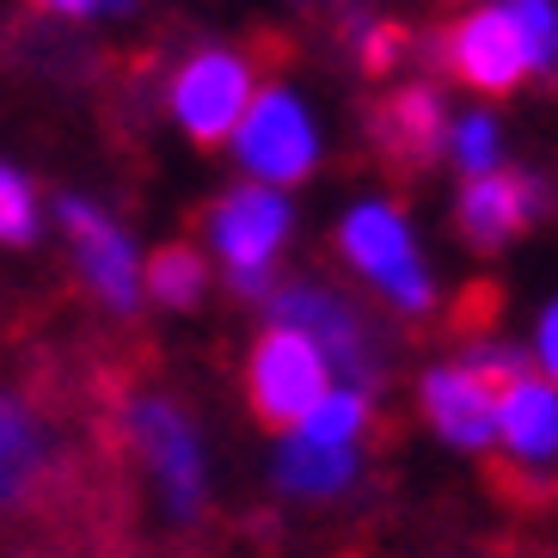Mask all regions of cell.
Masks as SVG:
<instances>
[{"instance_id": "obj_9", "label": "cell", "mask_w": 558, "mask_h": 558, "mask_svg": "<svg viewBox=\"0 0 558 558\" xmlns=\"http://www.w3.org/2000/svg\"><path fill=\"white\" fill-rule=\"evenodd\" d=\"M331 362L319 356L313 338H301L295 326H277V319H264V331L252 338L246 350V405L258 424L270 429H289L307 417V405L331 387Z\"/></svg>"}, {"instance_id": "obj_23", "label": "cell", "mask_w": 558, "mask_h": 558, "mask_svg": "<svg viewBox=\"0 0 558 558\" xmlns=\"http://www.w3.org/2000/svg\"><path fill=\"white\" fill-rule=\"evenodd\" d=\"M356 50L368 68H387L399 56V32L393 25H380V19H356Z\"/></svg>"}, {"instance_id": "obj_19", "label": "cell", "mask_w": 558, "mask_h": 558, "mask_svg": "<svg viewBox=\"0 0 558 558\" xmlns=\"http://www.w3.org/2000/svg\"><path fill=\"white\" fill-rule=\"evenodd\" d=\"M44 240V197L25 166L0 160V246L7 252H25Z\"/></svg>"}, {"instance_id": "obj_2", "label": "cell", "mask_w": 558, "mask_h": 558, "mask_svg": "<svg viewBox=\"0 0 558 558\" xmlns=\"http://www.w3.org/2000/svg\"><path fill=\"white\" fill-rule=\"evenodd\" d=\"M331 246L338 258L368 282V295L380 307H393L399 319H429L442 289H436V270H429V252L417 240V221L405 215V203L393 197H356L338 209L331 221Z\"/></svg>"}, {"instance_id": "obj_12", "label": "cell", "mask_w": 558, "mask_h": 558, "mask_svg": "<svg viewBox=\"0 0 558 558\" xmlns=\"http://www.w3.org/2000/svg\"><path fill=\"white\" fill-rule=\"evenodd\" d=\"M546 215V184L534 172H515V166H497L485 179H460L454 197V233L473 252H497L515 246L534 221Z\"/></svg>"}, {"instance_id": "obj_4", "label": "cell", "mask_w": 558, "mask_h": 558, "mask_svg": "<svg viewBox=\"0 0 558 558\" xmlns=\"http://www.w3.org/2000/svg\"><path fill=\"white\" fill-rule=\"evenodd\" d=\"M117 424H123V442L135 448V460H142L160 509L172 522H197L209 509V442H203V424L184 411V399L142 387V393L123 399Z\"/></svg>"}, {"instance_id": "obj_21", "label": "cell", "mask_w": 558, "mask_h": 558, "mask_svg": "<svg viewBox=\"0 0 558 558\" xmlns=\"http://www.w3.org/2000/svg\"><path fill=\"white\" fill-rule=\"evenodd\" d=\"M466 362H473L492 387H504V380H515V375H527V368H534V362H527V350L504 344V338H478V344L466 350Z\"/></svg>"}, {"instance_id": "obj_5", "label": "cell", "mask_w": 558, "mask_h": 558, "mask_svg": "<svg viewBox=\"0 0 558 558\" xmlns=\"http://www.w3.org/2000/svg\"><path fill=\"white\" fill-rule=\"evenodd\" d=\"M228 154L240 166V179L252 184H307L326 166V123L313 111V99L289 81H264L252 93L240 130L228 135Z\"/></svg>"}, {"instance_id": "obj_1", "label": "cell", "mask_w": 558, "mask_h": 558, "mask_svg": "<svg viewBox=\"0 0 558 558\" xmlns=\"http://www.w3.org/2000/svg\"><path fill=\"white\" fill-rule=\"evenodd\" d=\"M436 62L485 99L558 74V0H473L436 44Z\"/></svg>"}, {"instance_id": "obj_14", "label": "cell", "mask_w": 558, "mask_h": 558, "mask_svg": "<svg viewBox=\"0 0 558 558\" xmlns=\"http://www.w3.org/2000/svg\"><path fill=\"white\" fill-rule=\"evenodd\" d=\"M50 460H56V442H50L44 411H37L25 393L0 387V515L25 509L37 492H44Z\"/></svg>"}, {"instance_id": "obj_6", "label": "cell", "mask_w": 558, "mask_h": 558, "mask_svg": "<svg viewBox=\"0 0 558 558\" xmlns=\"http://www.w3.org/2000/svg\"><path fill=\"white\" fill-rule=\"evenodd\" d=\"M264 86L252 50L233 44H197L172 74H166V117L179 123L184 142L197 148H228V135L240 130L252 93Z\"/></svg>"}, {"instance_id": "obj_11", "label": "cell", "mask_w": 558, "mask_h": 558, "mask_svg": "<svg viewBox=\"0 0 558 558\" xmlns=\"http://www.w3.org/2000/svg\"><path fill=\"white\" fill-rule=\"evenodd\" d=\"M417 417L454 454H492L497 442V387L466 356H442L417 375Z\"/></svg>"}, {"instance_id": "obj_13", "label": "cell", "mask_w": 558, "mask_h": 558, "mask_svg": "<svg viewBox=\"0 0 558 558\" xmlns=\"http://www.w3.org/2000/svg\"><path fill=\"white\" fill-rule=\"evenodd\" d=\"M362 466H368V448L313 442L301 429H277V448H270V478L295 504H338V497H350Z\"/></svg>"}, {"instance_id": "obj_22", "label": "cell", "mask_w": 558, "mask_h": 558, "mask_svg": "<svg viewBox=\"0 0 558 558\" xmlns=\"http://www.w3.org/2000/svg\"><path fill=\"white\" fill-rule=\"evenodd\" d=\"M527 362H534V375L558 380V295L534 313V338H527Z\"/></svg>"}, {"instance_id": "obj_7", "label": "cell", "mask_w": 558, "mask_h": 558, "mask_svg": "<svg viewBox=\"0 0 558 558\" xmlns=\"http://www.w3.org/2000/svg\"><path fill=\"white\" fill-rule=\"evenodd\" d=\"M50 215H56V233H62L68 258H74L81 289L111 319H130V313L148 307V295H142V246H135V233L105 203L81 197V191H62L50 203Z\"/></svg>"}, {"instance_id": "obj_15", "label": "cell", "mask_w": 558, "mask_h": 558, "mask_svg": "<svg viewBox=\"0 0 558 558\" xmlns=\"http://www.w3.org/2000/svg\"><path fill=\"white\" fill-rule=\"evenodd\" d=\"M442 130H448V105L436 86H399L393 99L375 111V135L380 148L399 154L411 166L442 160Z\"/></svg>"}, {"instance_id": "obj_10", "label": "cell", "mask_w": 558, "mask_h": 558, "mask_svg": "<svg viewBox=\"0 0 558 558\" xmlns=\"http://www.w3.org/2000/svg\"><path fill=\"white\" fill-rule=\"evenodd\" d=\"M492 454L509 466L515 485L553 492L558 485V380L515 375L497 387V442Z\"/></svg>"}, {"instance_id": "obj_8", "label": "cell", "mask_w": 558, "mask_h": 558, "mask_svg": "<svg viewBox=\"0 0 558 558\" xmlns=\"http://www.w3.org/2000/svg\"><path fill=\"white\" fill-rule=\"evenodd\" d=\"M264 301H270V319H277V326H295L301 338L319 344V356L331 362V375L375 393L380 344H375V326H368V313H362L356 301L338 295V289L319 282V277H289V282H277Z\"/></svg>"}, {"instance_id": "obj_24", "label": "cell", "mask_w": 558, "mask_h": 558, "mask_svg": "<svg viewBox=\"0 0 558 558\" xmlns=\"http://www.w3.org/2000/svg\"><path fill=\"white\" fill-rule=\"evenodd\" d=\"M553 558H558V553H553Z\"/></svg>"}, {"instance_id": "obj_17", "label": "cell", "mask_w": 558, "mask_h": 558, "mask_svg": "<svg viewBox=\"0 0 558 558\" xmlns=\"http://www.w3.org/2000/svg\"><path fill=\"white\" fill-rule=\"evenodd\" d=\"M301 436H313V442H338V448H368V429H375V393L368 387H350V380H331L326 393L307 405V417L301 424Z\"/></svg>"}, {"instance_id": "obj_18", "label": "cell", "mask_w": 558, "mask_h": 558, "mask_svg": "<svg viewBox=\"0 0 558 558\" xmlns=\"http://www.w3.org/2000/svg\"><path fill=\"white\" fill-rule=\"evenodd\" d=\"M442 160L454 166L460 179H485V172L509 166V154H504V117H497L492 105H466V111H448Z\"/></svg>"}, {"instance_id": "obj_16", "label": "cell", "mask_w": 558, "mask_h": 558, "mask_svg": "<svg viewBox=\"0 0 558 558\" xmlns=\"http://www.w3.org/2000/svg\"><path fill=\"white\" fill-rule=\"evenodd\" d=\"M209 282H215V264L203 246L172 240V246H154L142 258V295L166 313H197L203 295H209Z\"/></svg>"}, {"instance_id": "obj_3", "label": "cell", "mask_w": 558, "mask_h": 558, "mask_svg": "<svg viewBox=\"0 0 558 558\" xmlns=\"http://www.w3.org/2000/svg\"><path fill=\"white\" fill-rule=\"evenodd\" d=\"M289 240H295V197L277 184L240 179L203 209V252L240 301H264L282 282L277 270Z\"/></svg>"}, {"instance_id": "obj_20", "label": "cell", "mask_w": 558, "mask_h": 558, "mask_svg": "<svg viewBox=\"0 0 558 558\" xmlns=\"http://www.w3.org/2000/svg\"><path fill=\"white\" fill-rule=\"evenodd\" d=\"M32 7L62 19V25H117L135 13V0H32Z\"/></svg>"}]
</instances>
